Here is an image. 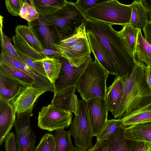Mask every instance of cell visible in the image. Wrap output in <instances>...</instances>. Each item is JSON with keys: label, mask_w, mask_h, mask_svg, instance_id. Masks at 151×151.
<instances>
[{"label": "cell", "mask_w": 151, "mask_h": 151, "mask_svg": "<svg viewBox=\"0 0 151 151\" xmlns=\"http://www.w3.org/2000/svg\"><path fill=\"white\" fill-rule=\"evenodd\" d=\"M69 131L75 139L77 148L85 151H89L91 149L93 136L86 101L78 100L77 111Z\"/></svg>", "instance_id": "6"}, {"label": "cell", "mask_w": 151, "mask_h": 151, "mask_svg": "<svg viewBox=\"0 0 151 151\" xmlns=\"http://www.w3.org/2000/svg\"><path fill=\"white\" fill-rule=\"evenodd\" d=\"M123 127L101 142L104 151H132L136 141L126 138Z\"/></svg>", "instance_id": "18"}, {"label": "cell", "mask_w": 151, "mask_h": 151, "mask_svg": "<svg viewBox=\"0 0 151 151\" xmlns=\"http://www.w3.org/2000/svg\"><path fill=\"white\" fill-rule=\"evenodd\" d=\"M127 139L151 144V121L135 124L124 128Z\"/></svg>", "instance_id": "21"}, {"label": "cell", "mask_w": 151, "mask_h": 151, "mask_svg": "<svg viewBox=\"0 0 151 151\" xmlns=\"http://www.w3.org/2000/svg\"><path fill=\"white\" fill-rule=\"evenodd\" d=\"M0 64H5L15 68L32 77L35 82L34 87L38 88L46 89L49 91L54 93L53 85L48 79L35 73L25 63L1 53Z\"/></svg>", "instance_id": "14"}, {"label": "cell", "mask_w": 151, "mask_h": 151, "mask_svg": "<svg viewBox=\"0 0 151 151\" xmlns=\"http://www.w3.org/2000/svg\"><path fill=\"white\" fill-rule=\"evenodd\" d=\"M12 39L14 48L32 59L39 60L46 56L39 53L19 35L15 34L12 36Z\"/></svg>", "instance_id": "27"}, {"label": "cell", "mask_w": 151, "mask_h": 151, "mask_svg": "<svg viewBox=\"0 0 151 151\" xmlns=\"http://www.w3.org/2000/svg\"><path fill=\"white\" fill-rule=\"evenodd\" d=\"M145 75L147 83L151 90V66H146L145 68Z\"/></svg>", "instance_id": "43"}, {"label": "cell", "mask_w": 151, "mask_h": 151, "mask_svg": "<svg viewBox=\"0 0 151 151\" xmlns=\"http://www.w3.org/2000/svg\"><path fill=\"white\" fill-rule=\"evenodd\" d=\"M1 52L4 55L24 63L11 43V39L3 33L1 27Z\"/></svg>", "instance_id": "33"}, {"label": "cell", "mask_w": 151, "mask_h": 151, "mask_svg": "<svg viewBox=\"0 0 151 151\" xmlns=\"http://www.w3.org/2000/svg\"><path fill=\"white\" fill-rule=\"evenodd\" d=\"M141 1L144 6L149 11L151 8V0H141Z\"/></svg>", "instance_id": "46"}, {"label": "cell", "mask_w": 151, "mask_h": 151, "mask_svg": "<svg viewBox=\"0 0 151 151\" xmlns=\"http://www.w3.org/2000/svg\"><path fill=\"white\" fill-rule=\"evenodd\" d=\"M87 36L91 52L109 74L117 76L115 66L95 34L91 31L86 30Z\"/></svg>", "instance_id": "16"}, {"label": "cell", "mask_w": 151, "mask_h": 151, "mask_svg": "<svg viewBox=\"0 0 151 151\" xmlns=\"http://www.w3.org/2000/svg\"></svg>", "instance_id": "49"}, {"label": "cell", "mask_w": 151, "mask_h": 151, "mask_svg": "<svg viewBox=\"0 0 151 151\" xmlns=\"http://www.w3.org/2000/svg\"><path fill=\"white\" fill-rule=\"evenodd\" d=\"M131 13L130 4L116 0H104L87 10L84 15L86 18L122 26L129 23Z\"/></svg>", "instance_id": "4"}, {"label": "cell", "mask_w": 151, "mask_h": 151, "mask_svg": "<svg viewBox=\"0 0 151 151\" xmlns=\"http://www.w3.org/2000/svg\"><path fill=\"white\" fill-rule=\"evenodd\" d=\"M40 15L33 0H24L19 17L27 22H31L37 19Z\"/></svg>", "instance_id": "34"}, {"label": "cell", "mask_w": 151, "mask_h": 151, "mask_svg": "<svg viewBox=\"0 0 151 151\" xmlns=\"http://www.w3.org/2000/svg\"><path fill=\"white\" fill-rule=\"evenodd\" d=\"M86 102L93 136L96 137L104 128L108 120L109 111L106 100L96 97L89 99Z\"/></svg>", "instance_id": "12"}, {"label": "cell", "mask_w": 151, "mask_h": 151, "mask_svg": "<svg viewBox=\"0 0 151 151\" xmlns=\"http://www.w3.org/2000/svg\"><path fill=\"white\" fill-rule=\"evenodd\" d=\"M89 151H104L101 142L97 141Z\"/></svg>", "instance_id": "45"}, {"label": "cell", "mask_w": 151, "mask_h": 151, "mask_svg": "<svg viewBox=\"0 0 151 151\" xmlns=\"http://www.w3.org/2000/svg\"><path fill=\"white\" fill-rule=\"evenodd\" d=\"M91 57L76 86L82 100L100 97L106 100V81L109 73L94 56Z\"/></svg>", "instance_id": "3"}, {"label": "cell", "mask_w": 151, "mask_h": 151, "mask_svg": "<svg viewBox=\"0 0 151 151\" xmlns=\"http://www.w3.org/2000/svg\"><path fill=\"white\" fill-rule=\"evenodd\" d=\"M25 86L0 71V98L11 102Z\"/></svg>", "instance_id": "19"}, {"label": "cell", "mask_w": 151, "mask_h": 151, "mask_svg": "<svg viewBox=\"0 0 151 151\" xmlns=\"http://www.w3.org/2000/svg\"><path fill=\"white\" fill-rule=\"evenodd\" d=\"M24 63L36 73L47 78L46 73L41 60H36L15 49Z\"/></svg>", "instance_id": "36"}, {"label": "cell", "mask_w": 151, "mask_h": 151, "mask_svg": "<svg viewBox=\"0 0 151 151\" xmlns=\"http://www.w3.org/2000/svg\"><path fill=\"white\" fill-rule=\"evenodd\" d=\"M15 34L23 39L29 45L39 51L45 49L41 43L34 29L30 25H17L15 29Z\"/></svg>", "instance_id": "24"}, {"label": "cell", "mask_w": 151, "mask_h": 151, "mask_svg": "<svg viewBox=\"0 0 151 151\" xmlns=\"http://www.w3.org/2000/svg\"><path fill=\"white\" fill-rule=\"evenodd\" d=\"M76 86L54 93L50 104L57 107L69 111L76 114L78 106V100L75 94Z\"/></svg>", "instance_id": "17"}, {"label": "cell", "mask_w": 151, "mask_h": 151, "mask_svg": "<svg viewBox=\"0 0 151 151\" xmlns=\"http://www.w3.org/2000/svg\"><path fill=\"white\" fill-rule=\"evenodd\" d=\"M85 24L86 30L95 34L115 65L117 76L123 80L127 78L133 70L136 60L118 31L111 24L93 19L86 18Z\"/></svg>", "instance_id": "1"}, {"label": "cell", "mask_w": 151, "mask_h": 151, "mask_svg": "<svg viewBox=\"0 0 151 151\" xmlns=\"http://www.w3.org/2000/svg\"><path fill=\"white\" fill-rule=\"evenodd\" d=\"M122 26V29L120 31H118V34L135 58L136 43L138 34L140 30L134 27L129 23Z\"/></svg>", "instance_id": "26"}, {"label": "cell", "mask_w": 151, "mask_h": 151, "mask_svg": "<svg viewBox=\"0 0 151 151\" xmlns=\"http://www.w3.org/2000/svg\"><path fill=\"white\" fill-rule=\"evenodd\" d=\"M86 34L85 22H84L76 28L72 35L60 41L58 44L63 47L70 46L78 42L81 39L87 37Z\"/></svg>", "instance_id": "35"}, {"label": "cell", "mask_w": 151, "mask_h": 151, "mask_svg": "<svg viewBox=\"0 0 151 151\" xmlns=\"http://www.w3.org/2000/svg\"><path fill=\"white\" fill-rule=\"evenodd\" d=\"M0 71L27 86H34L35 85V81L32 77L15 68L5 64H0Z\"/></svg>", "instance_id": "30"}, {"label": "cell", "mask_w": 151, "mask_h": 151, "mask_svg": "<svg viewBox=\"0 0 151 151\" xmlns=\"http://www.w3.org/2000/svg\"><path fill=\"white\" fill-rule=\"evenodd\" d=\"M16 113L11 103L0 98V145L14 126Z\"/></svg>", "instance_id": "15"}, {"label": "cell", "mask_w": 151, "mask_h": 151, "mask_svg": "<svg viewBox=\"0 0 151 151\" xmlns=\"http://www.w3.org/2000/svg\"><path fill=\"white\" fill-rule=\"evenodd\" d=\"M24 0H6L5 5L8 12L14 16H19Z\"/></svg>", "instance_id": "38"}, {"label": "cell", "mask_w": 151, "mask_h": 151, "mask_svg": "<svg viewBox=\"0 0 151 151\" xmlns=\"http://www.w3.org/2000/svg\"><path fill=\"white\" fill-rule=\"evenodd\" d=\"M104 0H78L75 3L77 7L84 14L85 12Z\"/></svg>", "instance_id": "39"}, {"label": "cell", "mask_w": 151, "mask_h": 151, "mask_svg": "<svg viewBox=\"0 0 151 151\" xmlns=\"http://www.w3.org/2000/svg\"><path fill=\"white\" fill-rule=\"evenodd\" d=\"M130 5L132 13L129 23L134 27L141 30L150 21L149 11L141 0H134Z\"/></svg>", "instance_id": "22"}, {"label": "cell", "mask_w": 151, "mask_h": 151, "mask_svg": "<svg viewBox=\"0 0 151 151\" xmlns=\"http://www.w3.org/2000/svg\"><path fill=\"white\" fill-rule=\"evenodd\" d=\"M5 151H18L16 136L13 132H10L4 140Z\"/></svg>", "instance_id": "40"}, {"label": "cell", "mask_w": 151, "mask_h": 151, "mask_svg": "<svg viewBox=\"0 0 151 151\" xmlns=\"http://www.w3.org/2000/svg\"><path fill=\"white\" fill-rule=\"evenodd\" d=\"M123 127L122 121L119 119L108 120L102 130L96 137L97 141L101 142L107 139Z\"/></svg>", "instance_id": "32"}, {"label": "cell", "mask_w": 151, "mask_h": 151, "mask_svg": "<svg viewBox=\"0 0 151 151\" xmlns=\"http://www.w3.org/2000/svg\"><path fill=\"white\" fill-rule=\"evenodd\" d=\"M146 66L136 60L131 74L123 80V92L114 118L121 119L151 101V90L145 78Z\"/></svg>", "instance_id": "2"}, {"label": "cell", "mask_w": 151, "mask_h": 151, "mask_svg": "<svg viewBox=\"0 0 151 151\" xmlns=\"http://www.w3.org/2000/svg\"><path fill=\"white\" fill-rule=\"evenodd\" d=\"M142 29L145 40L151 46V22L150 21Z\"/></svg>", "instance_id": "42"}, {"label": "cell", "mask_w": 151, "mask_h": 151, "mask_svg": "<svg viewBox=\"0 0 151 151\" xmlns=\"http://www.w3.org/2000/svg\"><path fill=\"white\" fill-rule=\"evenodd\" d=\"M55 144L54 135L45 134L41 138L35 151H55Z\"/></svg>", "instance_id": "37"}, {"label": "cell", "mask_w": 151, "mask_h": 151, "mask_svg": "<svg viewBox=\"0 0 151 151\" xmlns=\"http://www.w3.org/2000/svg\"><path fill=\"white\" fill-rule=\"evenodd\" d=\"M47 89L38 88L33 86H25L18 95L10 102L16 114L33 109L37 99Z\"/></svg>", "instance_id": "13"}, {"label": "cell", "mask_w": 151, "mask_h": 151, "mask_svg": "<svg viewBox=\"0 0 151 151\" xmlns=\"http://www.w3.org/2000/svg\"><path fill=\"white\" fill-rule=\"evenodd\" d=\"M61 56L66 59L73 66L79 67L86 62L91 57V52L87 37L81 39L78 42L70 47L55 45Z\"/></svg>", "instance_id": "11"}, {"label": "cell", "mask_w": 151, "mask_h": 151, "mask_svg": "<svg viewBox=\"0 0 151 151\" xmlns=\"http://www.w3.org/2000/svg\"><path fill=\"white\" fill-rule=\"evenodd\" d=\"M40 15L45 16L62 8L66 4V0H33Z\"/></svg>", "instance_id": "28"}, {"label": "cell", "mask_w": 151, "mask_h": 151, "mask_svg": "<svg viewBox=\"0 0 151 151\" xmlns=\"http://www.w3.org/2000/svg\"><path fill=\"white\" fill-rule=\"evenodd\" d=\"M136 56L138 61L151 66V46L145 40L141 30L138 33L136 43Z\"/></svg>", "instance_id": "25"}, {"label": "cell", "mask_w": 151, "mask_h": 151, "mask_svg": "<svg viewBox=\"0 0 151 151\" xmlns=\"http://www.w3.org/2000/svg\"><path fill=\"white\" fill-rule=\"evenodd\" d=\"M38 52L42 54L47 56L51 55H55L56 58L61 56L60 53L59 51L50 49H45L42 51H38Z\"/></svg>", "instance_id": "44"}, {"label": "cell", "mask_w": 151, "mask_h": 151, "mask_svg": "<svg viewBox=\"0 0 151 151\" xmlns=\"http://www.w3.org/2000/svg\"><path fill=\"white\" fill-rule=\"evenodd\" d=\"M73 116L70 111L50 104L42 107L39 112L38 126L50 132L64 129L70 125Z\"/></svg>", "instance_id": "7"}, {"label": "cell", "mask_w": 151, "mask_h": 151, "mask_svg": "<svg viewBox=\"0 0 151 151\" xmlns=\"http://www.w3.org/2000/svg\"><path fill=\"white\" fill-rule=\"evenodd\" d=\"M27 22L28 24L34 29L45 49L58 51L55 45L58 44L61 40L60 36L55 27L49 22L43 16L40 15L35 20Z\"/></svg>", "instance_id": "10"}, {"label": "cell", "mask_w": 151, "mask_h": 151, "mask_svg": "<svg viewBox=\"0 0 151 151\" xmlns=\"http://www.w3.org/2000/svg\"><path fill=\"white\" fill-rule=\"evenodd\" d=\"M55 131L54 135L55 151H71L75 148L72 144L69 131H67L60 129Z\"/></svg>", "instance_id": "31"}, {"label": "cell", "mask_w": 151, "mask_h": 151, "mask_svg": "<svg viewBox=\"0 0 151 151\" xmlns=\"http://www.w3.org/2000/svg\"><path fill=\"white\" fill-rule=\"evenodd\" d=\"M71 151H85L83 150H81L77 147H75V148L72 150Z\"/></svg>", "instance_id": "47"}, {"label": "cell", "mask_w": 151, "mask_h": 151, "mask_svg": "<svg viewBox=\"0 0 151 151\" xmlns=\"http://www.w3.org/2000/svg\"><path fill=\"white\" fill-rule=\"evenodd\" d=\"M123 89V79L116 76L111 85L107 88L106 102L108 111L113 116L119 104Z\"/></svg>", "instance_id": "20"}, {"label": "cell", "mask_w": 151, "mask_h": 151, "mask_svg": "<svg viewBox=\"0 0 151 151\" xmlns=\"http://www.w3.org/2000/svg\"><path fill=\"white\" fill-rule=\"evenodd\" d=\"M33 109L17 114L14 125L18 151H35L36 136L30 119Z\"/></svg>", "instance_id": "8"}, {"label": "cell", "mask_w": 151, "mask_h": 151, "mask_svg": "<svg viewBox=\"0 0 151 151\" xmlns=\"http://www.w3.org/2000/svg\"><path fill=\"white\" fill-rule=\"evenodd\" d=\"M124 128L151 121V101L121 119Z\"/></svg>", "instance_id": "23"}, {"label": "cell", "mask_w": 151, "mask_h": 151, "mask_svg": "<svg viewBox=\"0 0 151 151\" xmlns=\"http://www.w3.org/2000/svg\"><path fill=\"white\" fill-rule=\"evenodd\" d=\"M43 16L56 28L61 40L72 35L86 19L75 3L71 1H67L62 8Z\"/></svg>", "instance_id": "5"}, {"label": "cell", "mask_w": 151, "mask_h": 151, "mask_svg": "<svg viewBox=\"0 0 151 151\" xmlns=\"http://www.w3.org/2000/svg\"><path fill=\"white\" fill-rule=\"evenodd\" d=\"M150 21L151 22V8L148 12Z\"/></svg>", "instance_id": "48"}, {"label": "cell", "mask_w": 151, "mask_h": 151, "mask_svg": "<svg viewBox=\"0 0 151 151\" xmlns=\"http://www.w3.org/2000/svg\"><path fill=\"white\" fill-rule=\"evenodd\" d=\"M132 151H151V144L143 141H137Z\"/></svg>", "instance_id": "41"}, {"label": "cell", "mask_w": 151, "mask_h": 151, "mask_svg": "<svg viewBox=\"0 0 151 151\" xmlns=\"http://www.w3.org/2000/svg\"><path fill=\"white\" fill-rule=\"evenodd\" d=\"M57 58L60 60L62 67L58 78L53 84L54 93L76 86L86 68L90 59L86 63L77 67L73 66L64 58L60 56Z\"/></svg>", "instance_id": "9"}, {"label": "cell", "mask_w": 151, "mask_h": 151, "mask_svg": "<svg viewBox=\"0 0 151 151\" xmlns=\"http://www.w3.org/2000/svg\"><path fill=\"white\" fill-rule=\"evenodd\" d=\"M47 78L53 85L59 76L62 64L57 58L46 56L41 60Z\"/></svg>", "instance_id": "29"}]
</instances>
